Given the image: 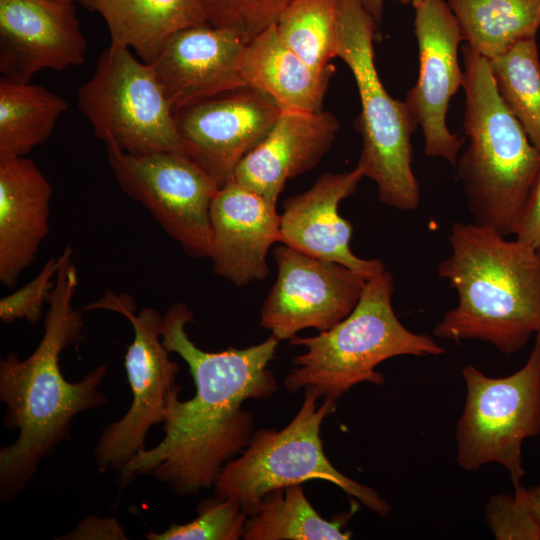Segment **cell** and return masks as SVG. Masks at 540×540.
<instances>
[{
	"label": "cell",
	"mask_w": 540,
	"mask_h": 540,
	"mask_svg": "<svg viewBox=\"0 0 540 540\" xmlns=\"http://www.w3.org/2000/svg\"><path fill=\"white\" fill-rule=\"evenodd\" d=\"M194 316L183 302L173 304L161 321V339L188 365L196 392L179 400L177 385L167 397L164 437L140 450L119 471L124 486L150 475L175 494L186 496L212 487L226 463L241 454L253 436V416L243 408L248 399H269L278 383L269 363L280 342L274 335L244 349L219 352L200 349L186 325Z\"/></svg>",
	"instance_id": "obj_1"
},
{
	"label": "cell",
	"mask_w": 540,
	"mask_h": 540,
	"mask_svg": "<svg viewBox=\"0 0 540 540\" xmlns=\"http://www.w3.org/2000/svg\"><path fill=\"white\" fill-rule=\"evenodd\" d=\"M66 246L59 257L49 293L43 336L31 355L9 353L0 361V399L7 406L5 425L18 429L16 440L0 450V497L8 502L29 484L40 462L69 438L73 419L107 401L99 390L107 365L69 382L60 367L61 353L78 342L84 329L82 310L72 305L79 278Z\"/></svg>",
	"instance_id": "obj_2"
},
{
	"label": "cell",
	"mask_w": 540,
	"mask_h": 540,
	"mask_svg": "<svg viewBox=\"0 0 540 540\" xmlns=\"http://www.w3.org/2000/svg\"><path fill=\"white\" fill-rule=\"evenodd\" d=\"M451 252L438 275L458 295L433 334L481 340L505 355L540 335V256L516 239L475 222H454Z\"/></svg>",
	"instance_id": "obj_3"
},
{
	"label": "cell",
	"mask_w": 540,
	"mask_h": 540,
	"mask_svg": "<svg viewBox=\"0 0 540 540\" xmlns=\"http://www.w3.org/2000/svg\"><path fill=\"white\" fill-rule=\"evenodd\" d=\"M462 50L469 145L457 175L473 222L511 235L540 171V151L499 96L490 61L468 44Z\"/></svg>",
	"instance_id": "obj_4"
},
{
	"label": "cell",
	"mask_w": 540,
	"mask_h": 540,
	"mask_svg": "<svg viewBox=\"0 0 540 540\" xmlns=\"http://www.w3.org/2000/svg\"><path fill=\"white\" fill-rule=\"evenodd\" d=\"M392 274L386 269L366 280L353 311L331 329L313 337L290 339L306 351L292 359L284 378L290 393L307 386L322 398L335 401L353 386L370 382L384 384L376 367L401 355L438 356L446 350L426 334L408 330L392 306Z\"/></svg>",
	"instance_id": "obj_5"
},
{
	"label": "cell",
	"mask_w": 540,
	"mask_h": 540,
	"mask_svg": "<svg viewBox=\"0 0 540 540\" xmlns=\"http://www.w3.org/2000/svg\"><path fill=\"white\" fill-rule=\"evenodd\" d=\"M337 401L322 398L317 389L304 388V399L291 422L281 430L259 429L241 456L220 471L214 496L233 499L248 517L256 514L270 492L311 480L327 481L381 517L391 506L373 488L337 470L323 450L320 429L336 410Z\"/></svg>",
	"instance_id": "obj_6"
},
{
	"label": "cell",
	"mask_w": 540,
	"mask_h": 540,
	"mask_svg": "<svg viewBox=\"0 0 540 540\" xmlns=\"http://www.w3.org/2000/svg\"><path fill=\"white\" fill-rule=\"evenodd\" d=\"M376 28L358 0L338 1L337 57L352 72L361 103L355 120L362 136L357 165L376 183L380 202L411 211L420 202L411 145L418 125L405 102L392 98L380 80L374 60Z\"/></svg>",
	"instance_id": "obj_7"
},
{
	"label": "cell",
	"mask_w": 540,
	"mask_h": 540,
	"mask_svg": "<svg viewBox=\"0 0 540 540\" xmlns=\"http://www.w3.org/2000/svg\"><path fill=\"white\" fill-rule=\"evenodd\" d=\"M77 104L106 148L189 156L152 65L127 47L110 44L102 52L92 77L77 91Z\"/></svg>",
	"instance_id": "obj_8"
},
{
	"label": "cell",
	"mask_w": 540,
	"mask_h": 540,
	"mask_svg": "<svg viewBox=\"0 0 540 540\" xmlns=\"http://www.w3.org/2000/svg\"><path fill=\"white\" fill-rule=\"evenodd\" d=\"M462 376L467 392L456 425L457 463L471 472L499 464L515 488L525 474L523 442L540 434V335L516 372L490 377L469 364Z\"/></svg>",
	"instance_id": "obj_9"
},
{
	"label": "cell",
	"mask_w": 540,
	"mask_h": 540,
	"mask_svg": "<svg viewBox=\"0 0 540 540\" xmlns=\"http://www.w3.org/2000/svg\"><path fill=\"white\" fill-rule=\"evenodd\" d=\"M81 310L116 312L124 316L133 329V340L124 357L132 402L123 417L103 429L95 447L99 470H119L145 448L150 429L165 421L167 397L177 386L176 375L180 369L162 343V315L156 309L146 307L136 314L130 295L108 291Z\"/></svg>",
	"instance_id": "obj_10"
},
{
	"label": "cell",
	"mask_w": 540,
	"mask_h": 540,
	"mask_svg": "<svg viewBox=\"0 0 540 540\" xmlns=\"http://www.w3.org/2000/svg\"><path fill=\"white\" fill-rule=\"evenodd\" d=\"M124 193L140 203L193 258L210 256V209L219 185L192 158L177 152L131 155L107 147Z\"/></svg>",
	"instance_id": "obj_11"
},
{
	"label": "cell",
	"mask_w": 540,
	"mask_h": 540,
	"mask_svg": "<svg viewBox=\"0 0 540 540\" xmlns=\"http://www.w3.org/2000/svg\"><path fill=\"white\" fill-rule=\"evenodd\" d=\"M277 279L264 300L261 325L281 340L306 328L331 329L355 308L366 278L336 262L280 244Z\"/></svg>",
	"instance_id": "obj_12"
},
{
	"label": "cell",
	"mask_w": 540,
	"mask_h": 540,
	"mask_svg": "<svg viewBox=\"0 0 540 540\" xmlns=\"http://www.w3.org/2000/svg\"><path fill=\"white\" fill-rule=\"evenodd\" d=\"M414 9L419 75L404 102L422 129L425 154L455 166L464 139L449 131L446 116L451 97L463 85L464 72L458 61L463 37L444 0H424Z\"/></svg>",
	"instance_id": "obj_13"
},
{
	"label": "cell",
	"mask_w": 540,
	"mask_h": 540,
	"mask_svg": "<svg viewBox=\"0 0 540 540\" xmlns=\"http://www.w3.org/2000/svg\"><path fill=\"white\" fill-rule=\"evenodd\" d=\"M280 112L269 97L246 86L178 109L174 117L189 157L221 187Z\"/></svg>",
	"instance_id": "obj_14"
},
{
	"label": "cell",
	"mask_w": 540,
	"mask_h": 540,
	"mask_svg": "<svg viewBox=\"0 0 540 540\" xmlns=\"http://www.w3.org/2000/svg\"><path fill=\"white\" fill-rule=\"evenodd\" d=\"M87 41L74 2L0 0V72L30 82L41 70H66L85 62Z\"/></svg>",
	"instance_id": "obj_15"
},
{
	"label": "cell",
	"mask_w": 540,
	"mask_h": 540,
	"mask_svg": "<svg viewBox=\"0 0 540 540\" xmlns=\"http://www.w3.org/2000/svg\"><path fill=\"white\" fill-rule=\"evenodd\" d=\"M246 44L237 32L208 23L174 33L150 63L173 111L246 87Z\"/></svg>",
	"instance_id": "obj_16"
},
{
	"label": "cell",
	"mask_w": 540,
	"mask_h": 540,
	"mask_svg": "<svg viewBox=\"0 0 540 540\" xmlns=\"http://www.w3.org/2000/svg\"><path fill=\"white\" fill-rule=\"evenodd\" d=\"M363 177L358 165L351 171L326 173L305 192L288 198L280 215L278 242L342 264L366 279L385 270L381 260L363 259L352 252V225L338 211L340 202L356 191Z\"/></svg>",
	"instance_id": "obj_17"
},
{
	"label": "cell",
	"mask_w": 540,
	"mask_h": 540,
	"mask_svg": "<svg viewBox=\"0 0 540 540\" xmlns=\"http://www.w3.org/2000/svg\"><path fill=\"white\" fill-rule=\"evenodd\" d=\"M210 221L214 273L236 286L265 279L268 251L279 241L276 205L229 180L212 201Z\"/></svg>",
	"instance_id": "obj_18"
},
{
	"label": "cell",
	"mask_w": 540,
	"mask_h": 540,
	"mask_svg": "<svg viewBox=\"0 0 540 540\" xmlns=\"http://www.w3.org/2000/svg\"><path fill=\"white\" fill-rule=\"evenodd\" d=\"M339 128L330 112L281 110L267 135L237 164L230 180L276 205L288 180L318 165Z\"/></svg>",
	"instance_id": "obj_19"
},
{
	"label": "cell",
	"mask_w": 540,
	"mask_h": 540,
	"mask_svg": "<svg viewBox=\"0 0 540 540\" xmlns=\"http://www.w3.org/2000/svg\"><path fill=\"white\" fill-rule=\"evenodd\" d=\"M51 183L24 156L0 161V281L16 286L49 233Z\"/></svg>",
	"instance_id": "obj_20"
},
{
	"label": "cell",
	"mask_w": 540,
	"mask_h": 540,
	"mask_svg": "<svg viewBox=\"0 0 540 540\" xmlns=\"http://www.w3.org/2000/svg\"><path fill=\"white\" fill-rule=\"evenodd\" d=\"M240 72L246 86L281 110L319 112L334 70H314L282 42L272 24L246 44Z\"/></svg>",
	"instance_id": "obj_21"
},
{
	"label": "cell",
	"mask_w": 540,
	"mask_h": 540,
	"mask_svg": "<svg viewBox=\"0 0 540 540\" xmlns=\"http://www.w3.org/2000/svg\"><path fill=\"white\" fill-rule=\"evenodd\" d=\"M105 21L111 44L152 63L166 41L187 27L207 23L199 0H75Z\"/></svg>",
	"instance_id": "obj_22"
},
{
	"label": "cell",
	"mask_w": 540,
	"mask_h": 540,
	"mask_svg": "<svg viewBox=\"0 0 540 540\" xmlns=\"http://www.w3.org/2000/svg\"><path fill=\"white\" fill-rule=\"evenodd\" d=\"M447 4L463 41L488 60L535 38L540 28V0H448Z\"/></svg>",
	"instance_id": "obj_23"
},
{
	"label": "cell",
	"mask_w": 540,
	"mask_h": 540,
	"mask_svg": "<svg viewBox=\"0 0 540 540\" xmlns=\"http://www.w3.org/2000/svg\"><path fill=\"white\" fill-rule=\"evenodd\" d=\"M67 101L30 82L0 79V161L24 157L52 135Z\"/></svg>",
	"instance_id": "obj_24"
},
{
	"label": "cell",
	"mask_w": 540,
	"mask_h": 540,
	"mask_svg": "<svg viewBox=\"0 0 540 540\" xmlns=\"http://www.w3.org/2000/svg\"><path fill=\"white\" fill-rule=\"evenodd\" d=\"M356 511L352 508L332 520L324 519L307 499L302 484L267 494L256 514L248 517L245 540H348L344 528Z\"/></svg>",
	"instance_id": "obj_25"
},
{
	"label": "cell",
	"mask_w": 540,
	"mask_h": 540,
	"mask_svg": "<svg viewBox=\"0 0 540 540\" xmlns=\"http://www.w3.org/2000/svg\"><path fill=\"white\" fill-rule=\"evenodd\" d=\"M339 0H293L276 21L282 42L320 73L334 70Z\"/></svg>",
	"instance_id": "obj_26"
},
{
	"label": "cell",
	"mask_w": 540,
	"mask_h": 540,
	"mask_svg": "<svg viewBox=\"0 0 540 540\" xmlns=\"http://www.w3.org/2000/svg\"><path fill=\"white\" fill-rule=\"evenodd\" d=\"M489 61L499 96L540 151V60L535 38L522 40Z\"/></svg>",
	"instance_id": "obj_27"
},
{
	"label": "cell",
	"mask_w": 540,
	"mask_h": 540,
	"mask_svg": "<svg viewBox=\"0 0 540 540\" xmlns=\"http://www.w3.org/2000/svg\"><path fill=\"white\" fill-rule=\"evenodd\" d=\"M198 516L186 524H171L163 532L150 531L148 540H238L248 515L233 499L216 496L199 503Z\"/></svg>",
	"instance_id": "obj_28"
},
{
	"label": "cell",
	"mask_w": 540,
	"mask_h": 540,
	"mask_svg": "<svg viewBox=\"0 0 540 540\" xmlns=\"http://www.w3.org/2000/svg\"><path fill=\"white\" fill-rule=\"evenodd\" d=\"M293 0H199L207 23L237 32L246 43L275 24Z\"/></svg>",
	"instance_id": "obj_29"
},
{
	"label": "cell",
	"mask_w": 540,
	"mask_h": 540,
	"mask_svg": "<svg viewBox=\"0 0 540 540\" xmlns=\"http://www.w3.org/2000/svg\"><path fill=\"white\" fill-rule=\"evenodd\" d=\"M485 519L497 540H540V524L520 484L514 494L500 493L490 497Z\"/></svg>",
	"instance_id": "obj_30"
},
{
	"label": "cell",
	"mask_w": 540,
	"mask_h": 540,
	"mask_svg": "<svg viewBox=\"0 0 540 540\" xmlns=\"http://www.w3.org/2000/svg\"><path fill=\"white\" fill-rule=\"evenodd\" d=\"M59 257H51L41 271L27 284L0 300V320L11 323L26 319L35 324L43 315V304L47 302L59 268Z\"/></svg>",
	"instance_id": "obj_31"
},
{
	"label": "cell",
	"mask_w": 540,
	"mask_h": 540,
	"mask_svg": "<svg viewBox=\"0 0 540 540\" xmlns=\"http://www.w3.org/2000/svg\"><path fill=\"white\" fill-rule=\"evenodd\" d=\"M511 235L540 256V171L517 215Z\"/></svg>",
	"instance_id": "obj_32"
},
{
	"label": "cell",
	"mask_w": 540,
	"mask_h": 540,
	"mask_svg": "<svg viewBox=\"0 0 540 540\" xmlns=\"http://www.w3.org/2000/svg\"><path fill=\"white\" fill-rule=\"evenodd\" d=\"M57 539L124 540L128 539V537L115 518L89 516L80 521L70 533Z\"/></svg>",
	"instance_id": "obj_33"
},
{
	"label": "cell",
	"mask_w": 540,
	"mask_h": 540,
	"mask_svg": "<svg viewBox=\"0 0 540 540\" xmlns=\"http://www.w3.org/2000/svg\"><path fill=\"white\" fill-rule=\"evenodd\" d=\"M364 10L373 18L378 25L382 19L383 6L385 0H358ZM403 4H411L416 7L424 0H400Z\"/></svg>",
	"instance_id": "obj_34"
},
{
	"label": "cell",
	"mask_w": 540,
	"mask_h": 540,
	"mask_svg": "<svg viewBox=\"0 0 540 540\" xmlns=\"http://www.w3.org/2000/svg\"><path fill=\"white\" fill-rule=\"evenodd\" d=\"M525 492L529 505L540 524V484L525 488Z\"/></svg>",
	"instance_id": "obj_35"
},
{
	"label": "cell",
	"mask_w": 540,
	"mask_h": 540,
	"mask_svg": "<svg viewBox=\"0 0 540 540\" xmlns=\"http://www.w3.org/2000/svg\"><path fill=\"white\" fill-rule=\"evenodd\" d=\"M57 1H63V2H74L75 0H57Z\"/></svg>",
	"instance_id": "obj_36"
}]
</instances>
